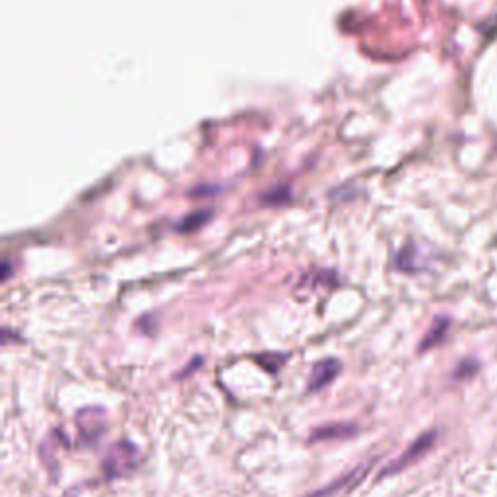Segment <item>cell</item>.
Masks as SVG:
<instances>
[{
    "label": "cell",
    "instance_id": "cell-4",
    "mask_svg": "<svg viewBox=\"0 0 497 497\" xmlns=\"http://www.w3.org/2000/svg\"><path fill=\"white\" fill-rule=\"evenodd\" d=\"M340 373V362L338 360H323L313 367L309 375V383H307V391L316 392L324 389L326 384H331L336 375Z\"/></svg>",
    "mask_w": 497,
    "mask_h": 497
},
{
    "label": "cell",
    "instance_id": "cell-2",
    "mask_svg": "<svg viewBox=\"0 0 497 497\" xmlns=\"http://www.w3.org/2000/svg\"><path fill=\"white\" fill-rule=\"evenodd\" d=\"M76 428L82 443L91 445L105 433V414L101 408H86L76 416Z\"/></svg>",
    "mask_w": 497,
    "mask_h": 497
},
{
    "label": "cell",
    "instance_id": "cell-3",
    "mask_svg": "<svg viewBox=\"0 0 497 497\" xmlns=\"http://www.w3.org/2000/svg\"><path fill=\"white\" fill-rule=\"evenodd\" d=\"M433 441H435V433H425V435H422L420 439H416L414 443L408 447L406 452H402L399 459L392 462L391 467L384 468L383 476L396 474V472H400L402 468L410 467L412 462H416V460L422 457L423 452L430 449L431 445H433Z\"/></svg>",
    "mask_w": 497,
    "mask_h": 497
},
{
    "label": "cell",
    "instance_id": "cell-1",
    "mask_svg": "<svg viewBox=\"0 0 497 497\" xmlns=\"http://www.w3.org/2000/svg\"><path fill=\"white\" fill-rule=\"evenodd\" d=\"M138 464H140V452H138V449L130 441H117V443H113L107 449L105 455H103V460H101L103 474L109 480L128 476L130 472H135Z\"/></svg>",
    "mask_w": 497,
    "mask_h": 497
},
{
    "label": "cell",
    "instance_id": "cell-9",
    "mask_svg": "<svg viewBox=\"0 0 497 497\" xmlns=\"http://www.w3.org/2000/svg\"><path fill=\"white\" fill-rule=\"evenodd\" d=\"M443 331H445V323H437L433 329L430 331V334H428V338L423 340V344H422V350H425V348H430L433 342H437V340L441 338V334H443Z\"/></svg>",
    "mask_w": 497,
    "mask_h": 497
},
{
    "label": "cell",
    "instance_id": "cell-5",
    "mask_svg": "<svg viewBox=\"0 0 497 497\" xmlns=\"http://www.w3.org/2000/svg\"><path fill=\"white\" fill-rule=\"evenodd\" d=\"M358 428L352 423H331V425H323L319 430L313 431V435L309 437V441H326V439H344V437L354 435Z\"/></svg>",
    "mask_w": 497,
    "mask_h": 497
},
{
    "label": "cell",
    "instance_id": "cell-7",
    "mask_svg": "<svg viewBox=\"0 0 497 497\" xmlns=\"http://www.w3.org/2000/svg\"><path fill=\"white\" fill-rule=\"evenodd\" d=\"M210 218V214H202V212H196V214H190L188 218H185L179 224V229L181 232H193V229H196V227H200L206 222V219Z\"/></svg>",
    "mask_w": 497,
    "mask_h": 497
},
{
    "label": "cell",
    "instance_id": "cell-8",
    "mask_svg": "<svg viewBox=\"0 0 497 497\" xmlns=\"http://www.w3.org/2000/svg\"><path fill=\"white\" fill-rule=\"evenodd\" d=\"M258 362L263 363V367H266L268 371H276L280 367V363L284 362V355L266 354L263 358H258Z\"/></svg>",
    "mask_w": 497,
    "mask_h": 497
},
{
    "label": "cell",
    "instance_id": "cell-6",
    "mask_svg": "<svg viewBox=\"0 0 497 497\" xmlns=\"http://www.w3.org/2000/svg\"><path fill=\"white\" fill-rule=\"evenodd\" d=\"M371 467V462H367V464H363V467L355 468V470H352V472H348V474L340 476V478H336L334 482L329 484V486H324V488H321L319 491H315L313 496L309 497H332L336 491H340L342 488H346V486H350V484L354 482L355 476L358 474H363V472H367Z\"/></svg>",
    "mask_w": 497,
    "mask_h": 497
}]
</instances>
